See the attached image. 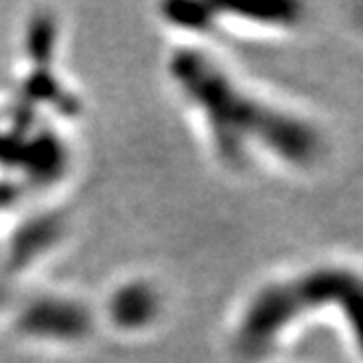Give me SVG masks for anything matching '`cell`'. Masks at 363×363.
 Returning <instances> with one entry per match:
<instances>
[{"instance_id":"cell-1","label":"cell","mask_w":363,"mask_h":363,"mask_svg":"<svg viewBox=\"0 0 363 363\" xmlns=\"http://www.w3.org/2000/svg\"><path fill=\"white\" fill-rule=\"evenodd\" d=\"M173 77L186 99L201 110L215 143L230 158L252 145H263L289 164L302 167L315 160L320 140L313 129L239 88L213 60L197 50L175 55Z\"/></svg>"}]
</instances>
